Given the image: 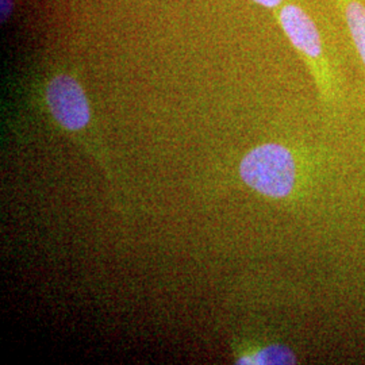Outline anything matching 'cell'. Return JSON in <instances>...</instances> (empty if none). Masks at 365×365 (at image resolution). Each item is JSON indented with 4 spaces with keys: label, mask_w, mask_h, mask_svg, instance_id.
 Listing matches in <instances>:
<instances>
[{
    "label": "cell",
    "mask_w": 365,
    "mask_h": 365,
    "mask_svg": "<svg viewBox=\"0 0 365 365\" xmlns=\"http://www.w3.org/2000/svg\"><path fill=\"white\" fill-rule=\"evenodd\" d=\"M46 101L56 120L68 130H81L90 122V106L81 86L71 76L53 78L46 90Z\"/></svg>",
    "instance_id": "cell-2"
},
{
    "label": "cell",
    "mask_w": 365,
    "mask_h": 365,
    "mask_svg": "<svg viewBox=\"0 0 365 365\" xmlns=\"http://www.w3.org/2000/svg\"><path fill=\"white\" fill-rule=\"evenodd\" d=\"M253 1H256L257 4H261L264 7H268V9H274L282 3V0H253Z\"/></svg>",
    "instance_id": "cell-7"
},
{
    "label": "cell",
    "mask_w": 365,
    "mask_h": 365,
    "mask_svg": "<svg viewBox=\"0 0 365 365\" xmlns=\"http://www.w3.org/2000/svg\"><path fill=\"white\" fill-rule=\"evenodd\" d=\"M240 172L250 188L269 197H286L295 185V161L282 145H261L250 150Z\"/></svg>",
    "instance_id": "cell-1"
},
{
    "label": "cell",
    "mask_w": 365,
    "mask_h": 365,
    "mask_svg": "<svg viewBox=\"0 0 365 365\" xmlns=\"http://www.w3.org/2000/svg\"><path fill=\"white\" fill-rule=\"evenodd\" d=\"M283 27L292 45L307 57L318 58L322 54V41L313 19L295 4H287L279 15Z\"/></svg>",
    "instance_id": "cell-3"
},
{
    "label": "cell",
    "mask_w": 365,
    "mask_h": 365,
    "mask_svg": "<svg viewBox=\"0 0 365 365\" xmlns=\"http://www.w3.org/2000/svg\"><path fill=\"white\" fill-rule=\"evenodd\" d=\"M238 363L241 364H294L295 356L286 346L271 345L260 352L242 357Z\"/></svg>",
    "instance_id": "cell-5"
},
{
    "label": "cell",
    "mask_w": 365,
    "mask_h": 365,
    "mask_svg": "<svg viewBox=\"0 0 365 365\" xmlns=\"http://www.w3.org/2000/svg\"><path fill=\"white\" fill-rule=\"evenodd\" d=\"M346 25L365 66V7L357 0H341Z\"/></svg>",
    "instance_id": "cell-4"
},
{
    "label": "cell",
    "mask_w": 365,
    "mask_h": 365,
    "mask_svg": "<svg viewBox=\"0 0 365 365\" xmlns=\"http://www.w3.org/2000/svg\"><path fill=\"white\" fill-rule=\"evenodd\" d=\"M11 6H13L11 0H1V19L3 21H4V18L9 16V14L11 11Z\"/></svg>",
    "instance_id": "cell-6"
}]
</instances>
